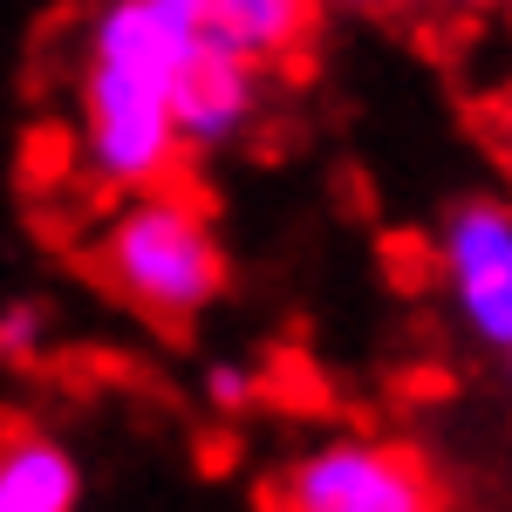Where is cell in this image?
<instances>
[{
  "mask_svg": "<svg viewBox=\"0 0 512 512\" xmlns=\"http://www.w3.org/2000/svg\"><path fill=\"white\" fill-rule=\"evenodd\" d=\"M260 117V62L239 55L233 41L212 35L192 48V62L171 82V130H178V151H226L239 144Z\"/></svg>",
  "mask_w": 512,
  "mask_h": 512,
  "instance_id": "cell-5",
  "label": "cell"
},
{
  "mask_svg": "<svg viewBox=\"0 0 512 512\" xmlns=\"http://www.w3.org/2000/svg\"><path fill=\"white\" fill-rule=\"evenodd\" d=\"M274 512H444V485L417 444L342 431L274 478Z\"/></svg>",
  "mask_w": 512,
  "mask_h": 512,
  "instance_id": "cell-3",
  "label": "cell"
},
{
  "mask_svg": "<svg viewBox=\"0 0 512 512\" xmlns=\"http://www.w3.org/2000/svg\"><path fill=\"white\" fill-rule=\"evenodd\" d=\"M328 7H349V14H390V7H431V14H472L485 0H328Z\"/></svg>",
  "mask_w": 512,
  "mask_h": 512,
  "instance_id": "cell-10",
  "label": "cell"
},
{
  "mask_svg": "<svg viewBox=\"0 0 512 512\" xmlns=\"http://www.w3.org/2000/svg\"><path fill=\"white\" fill-rule=\"evenodd\" d=\"M212 35V0H103L82 35L76 151L110 192H164L185 164L171 130V82Z\"/></svg>",
  "mask_w": 512,
  "mask_h": 512,
  "instance_id": "cell-1",
  "label": "cell"
},
{
  "mask_svg": "<svg viewBox=\"0 0 512 512\" xmlns=\"http://www.w3.org/2000/svg\"><path fill=\"white\" fill-rule=\"evenodd\" d=\"M48 328H55V308L48 301H35V294L7 301L0 308V362H35L48 349Z\"/></svg>",
  "mask_w": 512,
  "mask_h": 512,
  "instance_id": "cell-8",
  "label": "cell"
},
{
  "mask_svg": "<svg viewBox=\"0 0 512 512\" xmlns=\"http://www.w3.org/2000/svg\"><path fill=\"white\" fill-rule=\"evenodd\" d=\"M506 369H512V355H506Z\"/></svg>",
  "mask_w": 512,
  "mask_h": 512,
  "instance_id": "cell-12",
  "label": "cell"
},
{
  "mask_svg": "<svg viewBox=\"0 0 512 512\" xmlns=\"http://www.w3.org/2000/svg\"><path fill=\"white\" fill-rule=\"evenodd\" d=\"M96 274L123 308H137L144 321L185 328L198 321L219 294H226V246L212 233L205 205L185 192H137L96 233Z\"/></svg>",
  "mask_w": 512,
  "mask_h": 512,
  "instance_id": "cell-2",
  "label": "cell"
},
{
  "mask_svg": "<svg viewBox=\"0 0 512 512\" xmlns=\"http://www.w3.org/2000/svg\"><path fill=\"white\" fill-rule=\"evenodd\" d=\"M437 274L458 321L485 349L512 355V198H465L444 212Z\"/></svg>",
  "mask_w": 512,
  "mask_h": 512,
  "instance_id": "cell-4",
  "label": "cell"
},
{
  "mask_svg": "<svg viewBox=\"0 0 512 512\" xmlns=\"http://www.w3.org/2000/svg\"><path fill=\"white\" fill-rule=\"evenodd\" d=\"M205 396H212V410H246V403H253V369L212 362V369H205Z\"/></svg>",
  "mask_w": 512,
  "mask_h": 512,
  "instance_id": "cell-9",
  "label": "cell"
},
{
  "mask_svg": "<svg viewBox=\"0 0 512 512\" xmlns=\"http://www.w3.org/2000/svg\"><path fill=\"white\" fill-rule=\"evenodd\" d=\"M506 137H512V96H506Z\"/></svg>",
  "mask_w": 512,
  "mask_h": 512,
  "instance_id": "cell-11",
  "label": "cell"
},
{
  "mask_svg": "<svg viewBox=\"0 0 512 512\" xmlns=\"http://www.w3.org/2000/svg\"><path fill=\"white\" fill-rule=\"evenodd\" d=\"M506 14H512V0H506Z\"/></svg>",
  "mask_w": 512,
  "mask_h": 512,
  "instance_id": "cell-13",
  "label": "cell"
},
{
  "mask_svg": "<svg viewBox=\"0 0 512 512\" xmlns=\"http://www.w3.org/2000/svg\"><path fill=\"white\" fill-rule=\"evenodd\" d=\"M315 7L321 0H212V28L267 69V62H287L308 41Z\"/></svg>",
  "mask_w": 512,
  "mask_h": 512,
  "instance_id": "cell-7",
  "label": "cell"
},
{
  "mask_svg": "<svg viewBox=\"0 0 512 512\" xmlns=\"http://www.w3.org/2000/svg\"><path fill=\"white\" fill-rule=\"evenodd\" d=\"M82 465L55 431L14 424L0 431V512H76Z\"/></svg>",
  "mask_w": 512,
  "mask_h": 512,
  "instance_id": "cell-6",
  "label": "cell"
}]
</instances>
